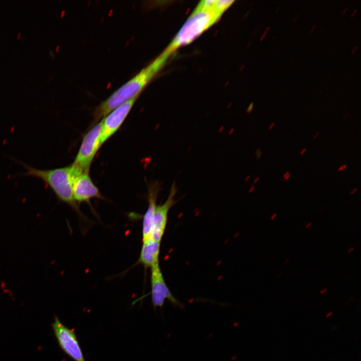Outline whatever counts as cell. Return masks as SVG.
Wrapping results in <instances>:
<instances>
[{"label": "cell", "mask_w": 361, "mask_h": 361, "mask_svg": "<svg viewBox=\"0 0 361 361\" xmlns=\"http://www.w3.org/2000/svg\"><path fill=\"white\" fill-rule=\"evenodd\" d=\"M73 191L74 199L79 205L82 203H86L92 208L91 199L105 200L99 189L92 180L89 173L82 172L75 176Z\"/></svg>", "instance_id": "cell-9"}, {"label": "cell", "mask_w": 361, "mask_h": 361, "mask_svg": "<svg viewBox=\"0 0 361 361\" xmlns=\"http://www.w3.org/2000/svg\"><path fill=\"white\" fill-rule=\"evenodd\" d=\"M21 163L27 170L25 175L41 179L50 187L60 201L68 205L81 218L85 219L79 209V205L74 199L73 191L74 179L82 172L73 164L63 167L43 170Z\"/></svg>", "instance_id": "cell-3"}, {"label": "cell", "mask_w": 361, "mask_h": 361, "mask_svg": "<svg viewBox=\"0 0 361 361\" xmlns=\"http://www.w3.org/2000/svg\"><path fill=\"white\" fill-rule=\"evenodd\" d=\"M347 10H348V8H345V9L343 10V12L342 13L341 15H343L345 13V12H346V11H347Z\"/></svg>", "instance_id": "cell-26"}, {"label": "cell", "mask_w": 361, "mask_h": 361, "mask_svg": "<svg viewBox=\"0 0 361 361\" xmlns=\"http://www.w3.org/2000/svg\"><path fill=\"white\" fill-rule=\"evenodd\" d=\"M332 314H333V312L332 311L327 312L325 315V317L328 318L330 316H331Z\"/></svg>", "instance_id": "cell-13"}, {"label": "cell", "mask_w": 361, "mask_h": 361, "mask_svg": "<svg viewBox=\"0 0 361 361\" xmlns=\"http://www.w3.org/2000/svg\"><path fill=\"white\" fill-rule=\"evenodd\" d=\"M102 121L96 123L84 136L73 164L82 172L89 173L91 163L101 147Z\"/></svg>", "instance_id": "cell-4"}, {"label": "cell", "mask_w": 361, "mask_h": 361, "mask_svg": "<svg viewBox=\"0 0 361 361\" xmlns=\"http://www.w3.org/2000/svg\"><path fill=\"white\" fill-rule=\"evenodd\" d=\"M51 326L61 349L74 361H86L74 329L64 325L57 316Z\"/></svg>", "instance_id": "cell-5"}, {"label": "cell", "mask_w": 361, "mask_h": 361, "mask_svg": "<svg viewBox=\"0 0 361 361\" xmlns=\"http://www.w3.org/2000/svg\"><path fill=\"white\" fill-rule=\"evenodd\" d=\"M357 191V188H355L353 190L350 192V194L353 195Z\"/></svg>", "instance_id": "cell-21"}, {"label": "cell", "mask_w": 361, "mask_h": 361, "mask_svg": "<svg viewBox=\"0 0 361 361\" xmlns=\"http://www.w3.org/2000/svg\"><path fill=\"white\" fill-rule=\"evenodd\" d=\"M354 248L353 247H351L347 249V252L348 253H351V252L354 250Z\"/></svg>", "instance_id": "cell-14"}, {"label": "cell", "mask_w": 361, "mask_h": 361, "mask_svg": "<svg viewBox=\"0 0 361 361\" xmlns=\"http://www.w3.org/2000/svg\"><path fill=\"white\" fill-rule=\"evenodd\" d=\"M160 190L161 185L158 181H153L148 185V204L142 220V241L150 239L153 215L157 205L156 200Z\"/></svg>", "instance_id": "cell-10"}, {"label": "cell", "mask_w": 361, "mask_h": 361, "mask_svg": "<svg viewBox=\"0 0 361 361\" xmlns=\"http://www.w3.org/2000/svg\"><path fill=\"white\" fill-rule=\"evenodd\" d=\"M289 261V258H287L283 261V264H287Z\"/></svg>", "instance_id": "cell-18"}, {"label": "cell", "mask_w": 361, "mask_h": 361, "mask_svg": "<svg viewBox=\"0 0 361 361\" xmlns=\"http://www.w3.org/2000/svg\"><path fill=\"white\" fill-rule=\"evenodd\" d=\"M151 301L154 308H161L165 299L174 306L183 307V305L172 294L164 280L159 263L150 268Z\"/></svg>", "instance_id": "cell-6"}, {"label": "cell", "mask_w": 361, "mask_h": 361, "mask_svg": "<svg viewBox=\"0 0 361 361\" xmlns=\"http://www.w3.org/2000/svg\"><path fill=\"white\" fill-rule=\"evenodd\" d=\"M315 28V26H314L313 27H312V28H311V30L310 31V34L313 32V31L314 30Z\"/></svg>", "instance_id": "cell-25"}, {"label": "cell", "mask_w": 361, "mask_h": 361, "mask_svg": "<svg viewBox=\"0 0 361 361\" xmlns=\"http://www.w3.org/2000/svg\"><path fill=\"white\" fill-rule=\"evenodd\" d=\"M139 96L122 104L101 120V143L102 145L120 128Z\"/></svg>", "instance_id": "cell-7"}, {"label": "cell", "mask_w": 361, "mask_h": 361, "mask_svg": "<svg viewBox=\"0 0 361 361\" xmlns=\"http://www.w3.org/2000/svg\"><path fill=\"white\" fill-rule=\"evenodd\" d=\"M311 225H312V223L308 222L305 225V227L306 229H308Z\"/></svg>", "instance_id": "cell-17"}, {"label": "cell", "mask_w": 361, "mask_h": 361, "mask_svg": "<svg viewBox=\"0 0 361 361\" xmlns=\"http://www.w3.org/2000/svg\"><path fill=\"white\" fill-rule=\"evenodd\" d=\"M291 176L290 174H289L287 176H286L284 179L285 180H287Z\"/></svg>", "instance_id": "cell-27"}, {"label": "cell", "mask_w": 361, "mask_h": 361, "mask_svg": "<svg viewBox=\"0 0 361 361\" xmlns=\"http://www.w3.org/2000/svg\"><path fill=\"white\" fill-rule=\"evenodd\" d=\"M327 288H323L320 291V294H323L327 291Z\"/></svg>", "instance_id": "cell-16"}, {"label": "cell", "mask_w": 361, "mask_h": 361, "mask_svg": "<svg viewBox=\"0 0 361 361\" xmlns=\"http://www.w3.org/2000/svg\"><path fill=\"white\" fill-rule=\"evenodd\" d=\"M346 167H347V164H344V165H341L337 169V171H343L346 168Z\"/></svg>", "instance_id": "cell-12"}, {"label": "cell", "mask_w": 361, "mask_h": 361, "mask_svg": "<svg viewBox=\"0 0 361 361\" xmlns=\"http://www.w3.org/2000/svg\"><path fill=\"white\" fill-rule=\"evenodd\" d=\"M289 174V171L286 172L283 174V177L285 178V177L286 176H287Z\"/></svg>", "instance_id": "cell-24"}, {"label": "cell", "mask_w": 361, "mask_h": 361, "mask_svg": "<svg viewBox=\"0 0 361 361\" xmlns=\"http://www.w3.org/2000/svg\"><path fill=\"white\" fill-rule=\"evenodd\" d=\"M270 27H267V29H266V31H268V30H270Z\"/></svg>", "instance_id": "cell-31"}, {"label": "cell", "mask_w": 361, "mask_h": 361, "mask_svg": "<svg viewBox=\"0 0 361 361\" xmlns=\"http://www.w3.org/2000/svg\"><path fill=\"white\" fill-rule=\"evenodd\" d=\"M357 48H358L357 46H356L355 47H354V48L351 51V54H353L355 52V51L357 49Z\"/></svg>", "instance_id": "cell-20"}, {"label": "cell", "mask_w": 361, "mask_h": 361, "mask_svg": "<svg viewBox=\"0 0 361 361\" xmlns=\"http://www.w3.org/2000/svg\"><path fill=\"white\" fill-rule=\"evenodd\" d=\"M306 150V148H304L302 149V150L300 152V154L302 155Z\"/></svg>", "instance_id": "cell-22"}, {"label": "cell", "mask_w": 361, "mask_h": 361, "mask_svg": "<svg viewBox=\"0 0 361 361\" xmlns=\"http://www.w3.org/2000/svg\"><path fill=\"white\" fill-rule=\"evenodd\" d=\"M234 2L224 0L200 2L162 54L169 58L179 47L192 43L216 23Z\"/></svg>", "instance_id": "cell-1"}, {"label": "cell", "mask_w": 361, "mask_h": 361, "mask_svg": "<svg viewBox=\"0 0 361 361\" xmlns=\"http://www.w3.org/2000/svg\"><path fill=\"white\" fill-rule=\"evenodd\" d=\"M281 274H282L281 272V273L280 272V273L277 275V277H279V276H280L281 275Z\"/></svg>", "instance_id": "cell-30"}, {"label": "cell", "mask_w": 361, "mask_h": 361, "mask_svg": "<svg viewBox=\"0 0 361 361\" xmlns=\"http://www.w3.org/2000/svg\"><path fill=\"white\" fill-rule=\"evenodd\" d=\"M277 214L276 213L273 214L270 217V219H271V220L272 221V220H274L275 218L277 217Z\"/></svg>", "instance_id": "cell-15"}, {"label": "cell", "mask_w": 361, "mask_h": 361, "mask_svg": "<svg viewBox=\"0 0 361 361\" xmlns=\"http://www.w3.org/2000/svg\"><path fill=\"white\" fill-rule=\"evenodd\" d=\"M318 134H319V132H317V133H316V134L314 136V137H313V139L316 138L317 137V136L318 135Z\"/></svg>", "instance_id": "cell-28"}, {"label": "cell", "mask_w": 361, "mask_h": 361, "mask_svg": "<svg viewBox=\"0 0 361 361\" xmlns=\"http://www.w3.org/2000/svg\"><path fill=\"white\" fill-rule=\"evenodd\" d=\"M160 242L151 239L143 240L137 263L140 264L145 268H151L159 263Z\"/></svg>", "instance_id": "cell-11"}, {"label": "cell", "mask_w": 361, "mask_h": 361, "mask_svg": "<svg viewBox=\"0 0 361 361\" xmlns=\"http://www.w3.org/2000/svg\"><path fill=\"white\" fill-rule=\"evenodd\" d=\"M298 17H299V15H296V17H295V18H294L293 21H295L296 20V19H297V18H298Z\"/></svg>", "instance_id": "cell-29"}, {"label": "cell", "mask_w": 361, "mask_h": 361, "mask_svg": "<svg viewBox=\"0 0 361 361\" xmlns=\"http://www.w3.org/2000/svg\"><path fill=\"white\" fill-rule=\"evenodd\" d=\"M357 11V9H355L354 11V12L352 13V14L351 15L350 17L352 18L354 16V14L356 13Z\"/></svg>", "instance_id": "cell-19"}, {"label": "cell", "mask_w": 361, "mask_h": 361, "mask_svg": "<svg viewBox=\"0 0 361 361\" xmlns=\"http://www.w3.org/2000/svg\"><path fill=\"white\" fill-rule=\"evenodd\" d=\"M275 123H272L269 126V129H271L273 128V127L274 126Z\"/></svg>", "instance_id": "cell-23"}, {"label": "cell", "mask_w": 361, "mask_h": 361, "mask_svg": "<svg viewBox=\"0 0 361 361\" xmlns=\"http://www.w3.org/2000/svg\"><path fill=\"white\" fill-rule=\"evenodd\" d=\"M176 193L177 189L174 182L170 187L165 202L161 205H156L153 217L150 239L161 242L165 232L168 212L176 203L174 197Z\"/></svg>", "instance_id": "cell-8"}, {"label": "cell", "mask_w": 361, "mask_h": 361, "mask_svg": "<svg viewBox=\"0 0 361 361\" xmlns=\"http://www.w3.org/2000/svg\"><path fill=\"white\" fill-rule=\"evenodd\" d=\"M167 59L160 54L151 63L101 102L93 112L91 126L122 104L139 96L142 90L164 66Z\"/></svg>", "instance_id": "cell-2"}]
</instances>
